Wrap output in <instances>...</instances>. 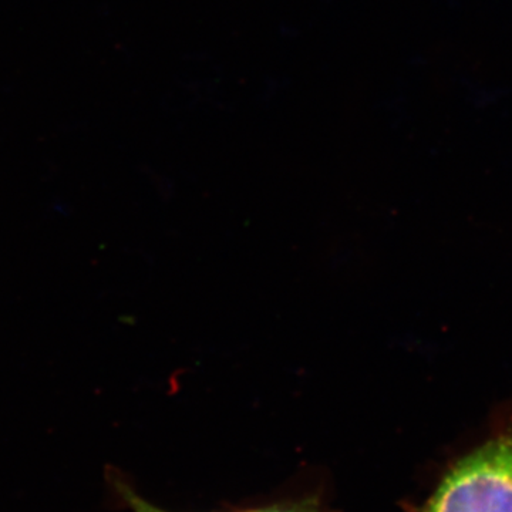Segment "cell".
Returning <instances> with one entry per match:
<instances>
[{"label":"cell","mask_w":512,"mask_h":512,"mask_svg":"<svg viewBox=\"0 0 512 512\" xmlns=\"http://www.w3.org/2000/svg\"><path fill=\"white\" fill-rule=\"evenodd\" d=\"M407 512H512V433L458 460L424 503Z\"/></svg>","instance_id":"6da1fadb"},{"label":"cell","mask_w":512,"mask_h":512,"mask_svg":"<svg viewBox=\"0 0 512 512\" xmlns=\"http://www.w3.org/2000/svg\"><path fill=\"white\" fill-rule=\"evenodd\" d=\"M110 485L111 491L117 495V500L130 512H170L141 497L127 481L116 474L110 478ZM232 512H325V510L319 501L305 498V500L281 501V503L259 505V507Z\"/></svg>","instance_id":"7a4b0ae2"}]
</instances>
